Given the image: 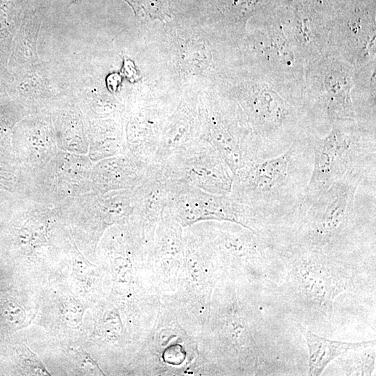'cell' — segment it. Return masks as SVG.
I'll return each instance as SVG.
<instances>
[{"instance_id": "9c48e42d", "label": "cell", "mask_w": 376, "mask_h": 376, "mask_svg": "<svg viewBox=\"0 0 376 376\" xmlns=\"http://www.w3.org/2000/svg\"><path fill=\"white\" fill-rule=\"evenodd\" d=\"M218 266L249 265L263 260L271 244L241 225L217 221L200 222Z\"/></svg>"}, {"instance_id": "7a4b0ae2", "label": "cell", "mask_w": 376, "mask_h": 376, "mask_svg": "<svg viewBox=\"0 0 376 376\" xmlns=\"http://www.w3.org/2000/svg\"><path fill=\"white\" fill-rule=\"evenodd\" d=\"M313 165L311 137L304 134L277 156L253 158L241 164L233 173L230 196L276 221L304 196Z\"/></svg>"}, {"instance_id": "8fae6325", "label": "cell", "mask_w": 376, "mask_h": 376, "mask_svg": "<svg viewBox=\"0 0 376 376\" xmlns=\"http://www.w3.org/2000/svg\"><path fill=\"white\" fill-rule=\"evenodd\" d=\"M150 163L127 152L94 163L91 175V192L102 194L114 190L133 189L138 187Z\"/></svg>"}, {"instance_id": "52a82bcc", "label": "cell", "mask_w": 376, "mask_h": 376, "mask_svg": "<svg viewBox=\"0 0 376 376\" xmlns=\"http://www.w3.org/2000/svg\"><path fill=\"white\" fill-rule=\"evenodd\" d=\"M204 327L211 334L212 352L236 361L240 369L255 368L260 362V350L239 306L235 288L230 295L222 297L219 290H214L210 318Z\"/></svg>"}, {"instance_id": "e0dca14e", "label": "cell", "mask_w": 376, "mask_h": 376, "mask_svg": "<svg viewBox=\"0 0 376 376\" xmlns=\"http://www.w3.org/2000/svg\"><path fill=\"white\" fill-rule=\"evenodd\" d=\"M124 74L130 80H136L138 75L137 72L134 68V63L129 61L125 60L123 70Z\"/></svg>"}, {"instance_id": "8992f818", "label": "cell", "mask_w": 376, "mask_h": 376, "mask_svg": "<svg viewBox=\"0 0 376 376\" xmlns=\"http://www.w3.org/2000/svg\"><path fill=\"white\" fill-rule=\"evenodd\" d=\"M93 164L87 155L59 150L43 167L23 178L22 195L54 207L91 192Z\"/></svg>"}, {"instance_id": "7c38bea8", "label": "cell", "mask_w": 376, "mask_h": 376, "mask_svg": "<svg viewBox=\"0 0 376 376\" xmlns=\"http://www.w3.org/2000/svg\"><path fill=\"white\" fill-rule=\"evenodd\" d=\"M15 163L22 178L43 167L59 150L54 134L45 128L13 131Z\"/></svg>"}, {"instance_id": "3957f363", "label": "cell", "mask_w": 376, "mask_h": 376, "mask_svg": "<svg viewBox=\"0 0 376 376\" xmlns=\"http://www.w3.org/2000/svg\"><path fill=\"white\" fill-rule=\"evenodd\" d=\"M313 165L306 196H317L347 175L359 178L375 187V134L351 122L337 123L324 137L311 135Z\"/></svg>"}, {"instance_id": "9a60e30c", "label": "cell", "mask_w": 376, "mask_h": 376, "mask_svg": "<svg viewBox=\"0 0 376 376\" xmlns=\"http://www.w3.org/2000/svg\"><path fill=\"white\" fill-rule=\"evenodd\" d=\"M10 104L0 101V159L17 166L15 160L12 129L17 120V112Z\"/></svg>"}, {"instance_id": "ba28073f", "label": "cell", "mask_w": 376, "mask_h": 376, "mask_svg": "<svg viewBox=\"0 0 376 376\" xmlns=\"http://www.w3.org/2000/svg\"><path fill=\"white\" fill-rule=\"evenodd\" d=\"M148 334V375L194 373L202 368L197 345L168 306H160Z\"/></svg>"}, {"instance_id": "2e32d148", "label": "cell", "mask_w": 376, "mask_h": 376, "mask_svg": "<svg viewBox=\"0 0 376 376\" xmlns=\"http://www.w3.org/2000/svg\"><path fill=\"white\" fill-rule=\"evenodd\" d=\"M23 180L19 168L0 159V190L23 193Z\"/></svg>"}, {"instance_id": "5bb4252c", "label": "cell", "mask_w": 376, "mask_h": 376, "mask_svg": "<svg viewBox=\"0 0 376 376\" xmlns=\"http://www.w3.org/2000/svg\"><path fill=\"white\" fill-rule=\"evenodd\" d=\"M88 140L87 155L94 163L128 151L126 141L113 130L100 131L97 134H91Z\"/></svg>"}, {"instance_id": "4fadbf2b", "label": "cell", "mask_w": 376, "mask_h": 376, "mask_svg": "<svg viewBox=\"0 0 376 376\" xmlns=\"http://www.w3.org/2000/svg\"><path fill=\"white\" fill-rule=\"evenodd\" d=\"M296 326L304 336L308 345L309 354L308 375L309 376L320 375L333 360L350 350L365 349L375 342L371 340L347 343L332 340L314 334L300 324H296Z\"/></svg>"}, {"instance_id": "6da1fadb", "label": "cell", "mask_w": 376, "mask_h": 376, "mask_svg": "<svg viewBox=\"0 0 376 376\" xmlns=\"http://www.w3.org/2000/svg\"><path fill=\"white\" fill-rule=\"evenodd\" d=\"M375 207V187L347 175L317 196L304 195L276 220L269 233L275 244L334 251L350 243L366 213Z\"/></svg>"}, {"instance_id": "277c9868", "label": "cell", "mask_w": 376, "mask_h": 376, "mask_svg": "<svg viewBox=\"0 0 376 376\" xmlns=\"http://www.w3.org/2000/svg\"><path fill=\"white\" fill-rule=\"evenodd\" d=\"M167 211L182 228L207 221H228L241 225L258 235L269 229L274 219L269 214L238 203L230 195H219L169 181Z\"/></svg>"}, {"instance_id": "5b68a950", "label": "cell", "mask_w": 376, "mask_h": 376, "mask_svg": "<svg viewBox=\"0 0 376 376\" xmlns=\"http://www.w3.org/2000/svg\"><path fill=\"white\" fill-rule=\"evenodd\" d=\"M159 165L171 182L210 194H230L233 171L215 147L201 136L178 148Z\"/></svg>"}, {"instance_id": "30bf717a", "label": "cell", "mask_w": 376, "mask_h": 376, "mask_svg": "<svg viewBox=\"0 0 376 376\" xmlns=\"http://www.w3.org/2000/svg\"><path fill=\"white\" fill-rule=\"evenodd\" d=\"M150 263L161 292H175L184 267L183 228L167 210L155 228Z\"/></svg>"}, {"instance_id": "ac0fdd59", "label": "cell", "mask_w": 376, "mask_h": 376, "mask_svg": "<svg viewBox=\"0 0 376 376\" xmlns=\"http://www.w3.org/2000/svg\"><path fill=\"white\" fill-rule=\"evenodd\" d=\"M120 77L118 74H111L107 77L108 88L111 91H116L120 83Z\"/></svg>"}]
</instances>
